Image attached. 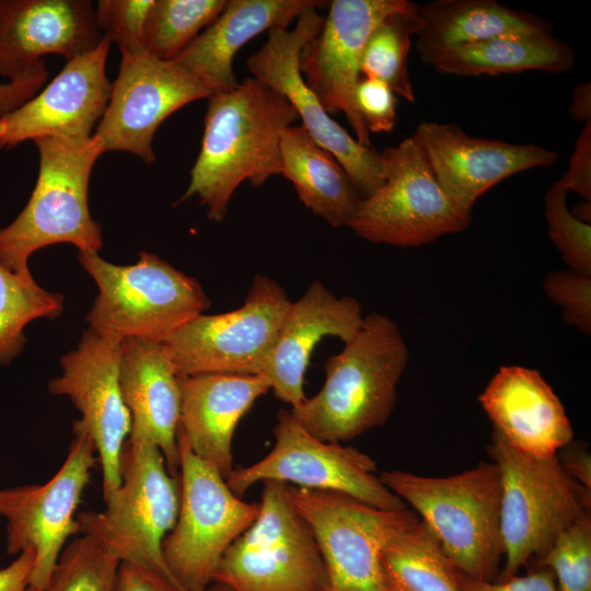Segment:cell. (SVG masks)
Returning a JSON list of instances; mask_svg holds the SVG:
<instances>
[{"label":"cell","instance_id":"6da1fadb","mask_svg":"<svg viewBox=\"0 0 591 591\" xmlns=\"http://www.w3.org/2000/svg\"><path fill=\"white\" fill-rule=\"evenodd\" d=\"M299 118L279 93L254 78L208 99L201 148L179 201L197 196L207 217L221 222L239 185L262 186L281 174L280 137Z\"/></svg>","mask_w":591,"mask_h":591},{"label":"cell","instance_id":"7a4b0ae2","mask_svg":"<svg viewBox=\"0 0 591 591\" xmlns=\"http://www.w3.org/2000/svg\"><path fill=\"white\" fill-rule=\"evenodd\" d=\"M407 361V345L397 324L370 313L344 349L327 359L322 389L290 412L323 441L352 440L387 421Z\"/></svg>","mask_w":591,"mask_h":591},{"label":"cell","instance_id":"3957f363","mask_svg":"<svg viewBox=\"0 0 591 591\" xmlns=\"http://www.w3.org/2000/svg\"><path fill=\"white\" fill-rule=\"evenodd\" d=\"M33 141L39 157L36 184L20 215L0 229V265L24 278L33 277L31 255L45 246L69 243L93 253L103 246L88 201L92 169L103 154L99 143L93 136Z\"/></svg>","mask_w":591,"mask_h":591},{"label":"cell","instance_id":"277c9868","mask_svg":"<svg viewBox=\"0 0 591 591\" xmlns=\"http://www.w3.org/2000/svg\"><path fill=\"white\" fill-rule=\"evenodd\" d=\"M381 482L421 517L451 564L495 581L505 555L500 526L501 475L493 461L448 477L385 471Z\"/></svg>","mask_w":591,"mask_h":591},{"label":"cell","instance_id":"5b68a950","mask_svg":"<svg viewBox=\"0 0 591 591\" xmlns=\"http://www.w3.org/2000/svg\"><path fill=\"white\" fill-rule=\"evenodd\" d=\"M79 262L97 286L86 323L101 336L163 343L210 306L197 280L153 253L126 266L93 252H79Z\"/></svg>","mask_w":591,"mask_h":591},{"label":"cell","instance_id":"8992f818","mask_svg":"<svg viewBox=\"0 0 591 591\" xmlns=\"http://www.w3.org/2000/svg\"><path fill=\"white\" fill-rule=\"evenodd\" d=\"M488 452L501 475L505 560L497 580H505L541 557L564 530L590 513L591 490L565 472L557 455L524 454L495 429Z\"/></svg>","mask_w":591,"mask_h":591},{"label":"cell","instance_id":"52a82bcc","mask_svg":"<svg viewBox=\"0 0 591 591\" xmlns=\"http://www.w3.org/2000/svg\"><path fill=\"white\" fill-rule=\"evenodd\" d=\"M104 501L102 512L77 514L81 533L120 561L154 569L176 584L163 559L162 542L177 519L179 480L167 471L161 451L127 439L120 455V485Z\"/></svg>","mask_w":591,"mask_h":591},{"label":"cell","instance_id":"ba28073f","mask_svg":"<svg viewBox=\"0 0 591 591\" xmlns=\"http://www.w3.org/2000/svg\"><path fill=\"white\" fill-rule=\"evenodd\" d=\"M258 503L257 518L225 551L212 582L233 591H326L324 560L289 485L264 482Z\"/></svg>","mask_w":591,"mask_h":591},{"label":"cell","instance_id":"9c48e42d","mask_svg":"<svg viewBox=\"0 0 591 591\" xmlns=\"http://www.w3.org/2000/svg\"><path fill=\"white\" fill-rule=\"evenodd\" d=\"M177 444L179 509L162 556L182 591H206L225 551L257 518L259 503L237 497L178 431Z\"/></svg>","mask_w":591,"mask_h":591},{"label":"cell","instance_id":"30bf717a","mask_svg":"<svg viewBox=\"0 0 591 591\" xmlns=\"http://www.w3.org/2000/svg\"><path fill=\"white\" fill-rule=\"evenodd\" d=\"M380 157L384 183L361 198L348 225L358 236L420 246L470 225L472 215L457 209L443 192L416 132Z\"/></svg>","mask_w":591,"mask_h":591},{"label":"cell","instance_id":"8fae6325","mask_svg":"<svg viewBox=\"0 0 591 591\" xmlns=\"http://www.w3.org/2000/svg\"><path fill=\"white\" fill-rule=\"evenodd\" d=\"M327 572L326 591H385L381 555L386 543L419 522L418 514L382 510L340 491L289 485Z\"/></svg>","mask_w":591,"mask_h":591},{"label":"cell","instance_id":"7c38bea8","mask_svg":"<svg viewBox=\"0 0 591 591\" xmlns=\"http://www.w3.org/2000/svg\"><path fill=\"white\" fill-rule=\"evenodd\" d=\"M290 303L276 280L256 276L240 308L198 314L162 344L178 375H257L275 346Z\"/></svg>","mask_w":591,"mask_h":591},{"label":"cell","instance_id":"4fadbf2b","mask_svg":"<svg viewBox=\"0 0 591 591\" xmlns=\"http://www.w3.org/2000/svg\"><path fill=\"white\" fill-rule=\"evenodd\" d=\"M274 436L275 444L266 456L252 465L234 468L227 478L229 488L237 497L256 483L276 480L340 491L382 510L408 508L374 475L378 464L370 455L316 438L291 412H278Z\"/></svg>","mask_w":591,"mask_h":591},{"label":"cell","instance_id":"5bb4252c","mask_svg":"<svg viewBox=\"0 0 591 591\" xmlns=\"http://www.w3.org/2000/svg\"><path fill=\"white\" fill-rule=\"evenodd\" d=\"M68 454L55 475L42 485L0 489V515L7 519V552L35 554L28 587L45 590L70 536L81 532L77 509L97 462L85 432L72 429Z\"/></svg>","mask_w":591,"mask_h":591},{"label":"cell","instance_id":"9a60e30c","mask_svg":"<svg viewBox=\"0 0 591 591\" xmlns=\"http://www.w3.org/2000/svg\"><path fill=\"white\" fill-rule=\"evenodd\" d=\"M323 22L316 8L303 11L293 30L269 31L266 43L247 58L246 66L254 79L293 106L302 126L336 158L361 198H366L384 183L380 152L360 144L325 112L300 71L301 50L317 35Z\"/></svg>","mask_w":591,"mask_h":591},{"label":"cell","instance_id":"2e32d148","mask_svg":"<svg viewBox=\"0 0 591 591\" xmlns=\"http://www.w3.org/2000/svg\"><path fill=\"white\" fill-rule=\"evenodd\" d=\"M211 95L202 80L173 60L147 51L123 54L108 105L92 136L103 153L124 151L151 164L159 126L186 104Z\"/></svg>","mask_w":591,"mask_h":591},{"label":"cell","instance_id":"e0dca14e","mask_svg":"<svg viewBox=\"0 0 591 591\" xmlns=\"http://www.w3.org/2000/svg\"><path fill=\"white\" fill-rule=\"evenodd\" d=\"M120 355L121 341L88 328L60 359L61 374L48 383L51 394L68 396L81 414L72 429L89 434L95 445L104 500L120 485V455L131 429L119 385Z\"/></svg>","mask_w":591,"mask_h":591},{"label":"cell","instance_id":"ac0fdd59","mask_svg":"<svg viewBox=\"0 0 591 591\" xmlns=\"http://www.w3.org/2000/svg\"><path fill=\"white\" fill-rule=\"evenodd\" d=\"M407 0H334L315 37L300 54V71L327 114L344 113L355 139L371 147L355 103L367 40L387 16L413 9Z\"/></svg>","mask_w":591,"mask_h":591},{"label":"cell","instance_id":"d6986e66","mask_svg":"<svg viewBox=\"0 0 591 591\" xmlns=\"http://www.w3.org/2000/svg\"><path fill=\"white\" fill-rule=\"evenodd\" d=\"M112 43L68 60L32 99L0 118V149L42 137L89 138L108 105L106 61Z\"/></svg>","mask_w":591,"mask_h":591},{"label":"cell","instance_id":"ffe728a7","mask_svg":"<svg viewBox=\"0 0 591 591\" xmlns=\"http://www.w3.org/2000/svg\"><path fill=\"white\" fill-rule=\"evenodd\" d=\"M415 132L443 192L468 215L478 197L496 184L558 160L555 151L541 146L473 137L454 124L421 123Z\"/></svg>","mask_w":591,"mask_h":591},{"label":"cell","instance_id":"44dd1931","mask_svg":"<svg viewBox=\"0 0 591 591\" xmlns=\"http://www.w3.org/2000/svg\"><path fill=\"white\" fill-rule=\"evenodd\" d=\"M103 36L89 0H0V76H28L47 54L67 61L93 50Z\"/></svg>","mask_w":591,"mask_h":591},{"label":"cell","instance_id":"7402d4cb","mask_svg":"<svg viewBox=\"0 0 591 591\" xmlns=\"http://www.w3.org/2000/svg\"><path fill=\"white\" fill-rule=\"evenodd\" d=\"M360 303L352 297L337 298L321 281H313L304 294L290 303L277 340L257 375L264 378L274 395L300 405L310 356L325 336L349 341L362 324Z\"/></svg>","mask_w":591,"mask_h":591},{"label":"cell","instance_id":"603a6c76","mask_svg":"<svg viewBox=\"0 0 591 591\" xmlns=\"http://www.w3.org/2000/svg\"><path fill=\"white\" fill-rule=\"evenodd\" d=\"M478 399L494 429L524 454L554 456L572 440L565 407L537 370L500 367Z\"/></svg>","mask_w":591,"mask_h":591},{"label":"cell","instance_id":"cb8c5ba5","mask_svg":"<svg viewBox=\"0 0 591 591\" xmlns=\"http://www.w3.org/2000/svg\"><path fill=\"white\" fill-rule=\"evenodd\" d=\"M119 385L131 416L128 440L157 447L172 476H178L181 392L177 371L162 343L121 341Z\"/></svg>","mask_w":591,"mask_h":591},{"label":"cell","instance_id":"d4e9b609","mask_svg":"<svg viewBox=\"0 0 591 591\" xmlns=\"http://www.w3.org/2000/svg\"><path fill=\"white\" fill-rule=\"evenodd\" d=\"M178 432L200 460L225 480L232 473V440L241 418L270 390L255 374L212 373L178 375Z\"/></svg>","mask_w":591,"mask_h":591},{"label":"cell","instance_id":"484cf974","mask_svg":"<svg viewBox=\"0 0 591 591\" xmlns=\"http://www.w3.org/2000/svg\"><path fill=\"white\" fill-rule=\"evenodd\" d=\"M315 0H230L219 16L194 38L173 61L202 80L213 92L237 85L233 71L236 53L264 31L286 30Z\"/></svg>","mask_w":591,"mask_h":591},{"label":"cell","instance_id":"4316f807","mask_svg":"<svg viewBox=\"0 0 591 591\" xmlns=\"http://www.w3.org/2000/svg\"><path fill=\"white\" fill-rule=\"evenodd\" d=\"M537 15L494 0H436L418 4L416 50L420 59L505 35L552 34Z\"/></svg>","mask_w":591,"mask_h":591},{"label":"cell","instance_id":"83f0119b","mask_svg":"<svg viewBox=\"0 0 591 591\" xmlns=\"http://www.w3.org/2000/svg\"><path fill=\"white\" fill-rule=\"evenodd\" d=\"M282 172L301 202L332 227L349 225L361 196L348 174L302 125L289 126L280 137Z\"/></svg>","mask_w":591,"mask_h":591},{"label":"cell","instance_id":"f1b7e54d","mask_svg":"<svg viewBox=\"0 0 591 591\" xmlns=\"http://www.w3.org/2000/svg\"><path fill=\"white\" fill-rule=\"evenodd\" d=\"M438 72L463 77L498 76L525 70L565 72L573 51L552 34L505 35L430 55L422 60Z\"/></svg>","mask_w":591,"mask_h":591},{"label":"cell","instance_id":"f546056e","mask_svg":"<svg viewBox=\"0 0 591 591\" xmlns=\"http://www.w3.org/2000/svg\"><path fill=\"white\" fill-rule=\"evenodd\" d=\"M381 570L385 591H461L455 567L421 520L386 543Z\"/></svg>","mask_w":591,"mask_h":591},{"label":"cell","instance_id":"4dcf8cb0","mask_svg":"<svg viewBox=\"0 0 591 591\" xmlns=\"http://www.w3.org/2000/svg\"><path fill=\"white\" fill-rule=\"evenodd\" d=\"M63 311V296L50 292L34 278L21 277L0 265V367L24 348L25 326L37 318L54 320Z\"/></svg>","mask_w":591,"mask_h":591},{"label":"cell","instance_id":"1f68e13d","mask_svg":"<svg viewBox=\"0 0 591 591\" xmlns=\"http://www.w3.org/2000/svg\"><path fill=\"white\" fill-rule=\"evenodd\" d=\"M418 28V4L387 16L371 32L364 46L360 73L384 82L394 94L415 102L407 59L412 36Z\"/></svg>","mask_w":591,"mask_h":591},{"label":"cell","instance_id":"d6a6232c","mask_svg":"<svg viewBox=\"0 0 591 591\" xmlns=\"http://www.w3.org/2000/svg\"><path fill=\"white\" fill-rule=\"evenodd\" d=\"M227 2L155 0L146 31V51L162 60H173L219 16Z\"/></svg>","mask_w":591,"mask_h":591},{"label":"cell","instance_id":"836d02e7","mask_svg":"<svg viewBox=\"0 0 591 591\" xmlns=\"http://www.w3.org/2000/svg\"><path fill=\"white\" fill-rule=\"evenodd\" d=\"M120 560L89 535L62 549L45 591H115Z\"/></svg>","mask_w":591,"mask_h":591},{"label":"cell","instance_id":"e575fe53","mask_svg":"<svg viewBox=\"0 0 591 591\" xmlns=\"http://www.w3.org/2000/svg\"><path fill=\"white\" fill-rule=\"evenodd\" d=\"M528 566L548 569L559 591H591V515L564 530L546 552Z\"/></svg>","mask_w":591,"mask_h":591},{"label":"cell","instance_id":"d590c367","mask_svg":"<svg viewBox=\"0 0 591 591\" xmlns=\"http://www.w3.org/2000/svg\"><path fill=\"white\" fill-rule=\"evenodd\" d=\"M567 193L557 181L545 194L548 235L569 270L591 276V225L568 210Z\"/></svg>","mask_w":591,"mask_h":591},{"label":"cell","instance_id":"8d00e7d4","mask_svg":"<svg viewBox=\"0 0 591 591\" xmlns=\"http://www.w3.org/2000/svg\"><path fill=\"white\" fill-rule=\"evenodd\" d=\"M155 0H101L95 22L102 36L116 44L123 54L146 51L148 20Z\"/></svg>","mask_w":591,"mask_h":591},{"label":"cell","instance_id":"74e56055","mask_svg":"<svg viewBox=\"0 0 591 591\" xmlns=\"http://www.w3.org/2000/svg\"><path fill=\"white\" fill-rule=\"evenodd\" d=\"M549 300L563 311V320L579 332H591V276L572 270L549 273L543 281Z\"/></svg>","mask_w":591,"mask_h":591},{"label":"cell","instance_id":"f35d334b","mask_svg":"<svg viewBox=\"0 0 591 591\" xmlns=\"http://www.w3.org/2000/svg\"><path fill=\"white\" fill-rule=\"evenodd\" d=\"M357 109L369 132H390L396 124V97L382 81L360 78L355 90Z\"/></svg>","mask_w":591,"mask_h":591},{"label":"cell","instance_id":"ab89813d","mask_svg":"<svg viewBox=\"0 0 591 591\" xmlns=\"http://www.w3.org/2000/svg\"><path fill=\"white\" fill-rule=\"evenodd\" d=\"M455 571L461 591H559L554 575L545 568H531L524 576L495 581L476 580L456 568Z\"/></svg>","mask_w":591,"mask_h":591},{"label":"cell","instance_id":"60d3db41","mask_svg":"<svg viewBox=\"0 0 591 591\" xmlns=\"http://www.w3.org/2000/svg\"><path fill=\"white\" fill-rule=\"evenodd\" d=\"M567 190L591 201V120L586 123L569 159L567 172L558 181Z\"/></svg>","mask_w":591,"mask_h":591},{"label":"cell","instance_id":"b9f144b4","mask_svg":"<svg viewBox=\"0 0 591 591\" xmlns=\"http://www.w3.org/2000/svg\"><path fill=\"white\" fill-rule=\"evenodd\" d=\"M115 591H182L161 572L149 567L120 561Z\"/></svg>","mask_w":591,"mask_h":591},{"label":"cell","instance_id":"7bdbcfd3","mask_svg":"<svg viewBox=\"0 0 591 591\" xmlns=\"http://www.w3.org/2000/svg\"><path fill=\"white\" fill-rule=\"evenodd\" d=\"M48 77L45 60L23 79L0 83V118L32 99Z\"/></svg>","mask_w":591,"mask_h":591},{"label":"cell","instance_id":"ee69618b","mask_svg":"<svg viewBox=\"0 0 591 591\" xmlns=\"http://www.w3.org/2000/svg\"><path fill=\"white\" fill-rule=\"evenodd\" d=\"M557 455L565 472L579 484L591 490V455L586 444L569 442Z\"/></svg>","mask_w":591,"mask_h":591},{"label":"cell","instance_id":"f6af8a7d","mask_svg":"<svg viewBox=\"0 0 591 591\" xmlns=\"http://www.w3.org/2000/svg\"><path fill=\"white\" fill-rule=\"evenodd\" d=\"M35 560L33 551L25 549L5 568L0 569V591H25Z\"/></svg>","mask_w":591,"mask_h":591},{"label":"cell","instance_id":"bcb514c9","mask_svg":"<svg viewBox=\"0 0 591 591\" xmlns=\"http://www.w3.org/2000/svg\"><path fill=\"white\" fill-rule=\"evenodd\" d=\"M571 118L578 121H590L591 119V84L583 82L576 86L571 104L569 107Z\"/></svg>","mask_w":591,"mask_h":591},{"label":"cell","instance_id":"7dc6e473","mask_svg":"<svg viewBox=\"0 0 591 591\" xmlns=\"http://www.w3.org/2000/svg\"><path fill=\"white\" fill-rule=\"evenodd\" d=\"M206 591H233V590L223 583L212 582Z\"/></svg>","mask_w":591,"mask_h":591},{"label":"cell","instance_id":"c3c4849f","mask_svg":"<svg viewBox=\"0 0 591 591\" xmlns=\"http://www.w3.org/2000/svg\"><path fill=\"white\" fill-rule=\"evenodd\" d=\"M25 591H45V590H39V589H36V588L27 587L25 589Z\"/></svg>","mask_w":591,"mask_h":591}]
</instances>
